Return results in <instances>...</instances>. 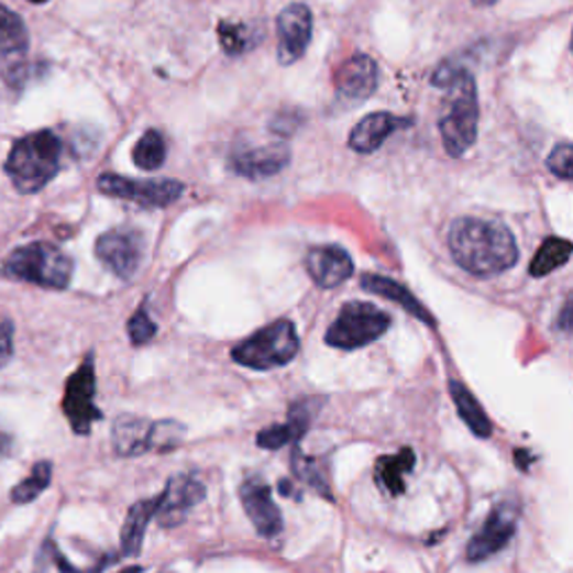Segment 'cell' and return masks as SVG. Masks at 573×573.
Segmentation results:
<instances>
[{
    "label": "cell",
    "instance_id": "1",
    "mask_svg": "<svg viewBox=\"0 0 573 573\" xmlns=\"http://www.w3.org/2000/svg\"><path fill=\"white\" fill-rule=\"evenodd\" d=\"M453 261L469 274L493 278L518 263V242L511 229L497 220L458 218L449 229Z\"/></svg>",
    "mask_w": 573,
    "mask_h": 573
},
{
    "label": "cell",
    "instance_id": "2",
    "mask_svg": "<svg viewBox=\"0 0 573 573\" xmlns=\"http://www.w3.org/2000/svg\"><path fill=\"white\" fill-rule=\"evenodd\" d=\"M432 86L445 88L439 112V133L445 153L451 157L466 155L475 140L480 125V99L477 86L471 73L453 60H443L432 75Z\"/></svg>",
    "mask_w": 573,
    "mask_h": 573
},
{
    "label": "cell",
    "instance_id": "3",
    "mask_svg": "<svg viewBox=\"0 0 573 573\" xmlns=\"http://www.w3.org/2000/svg\"><path fill=\"white\" fill-rule=\"evenodd\" d=\"M63 144L52 131H38L21 137L8 157L5 170L19 194H36L60 170Z\"/></svg>",
    "mask_w": 573,
    "mask_h": 573
},
{
    "label": "cell",
    "instance_id": "4",
    "mask_svg": "<svg viewBox=\"0 0 573 573\" xmlns=\"http://www.w3.org/2000/svg\"><path fill=\"white\" fill-rule=\"evenodd\" d=\"M186 426L173 419L151 421L137 415H121L112 423V445L119 458H140L144 453H170L179 449Z\"/></svg>",
    "mask_w": 573,
    "mask_h": 573
},
{
    "label": "cell",
    "instance_id": "5",
    "mask_svg": "<svg viewBox=\"0 0 573 573\" xmlns=\"http://www.w3.org/2000/svg\"><path fill=\"white\" fill-rule=\"evenodd\" d=\"M10 278L47 289H66L73 280V258L49 242H32L14 249L5 265Z\"/></svg>",
    "mask_w": 573,
    "mask_h": 573
},
{
    "label": "cell",
    "instance_id": "6",
    "mask_svg": "<svg viewBox=\"0 0 573 573\" xmlns=\"http://www.w3.org/2000/svg\"><path fill=\"white\" fill-rule=\"evenodd\" d=\"M298 350L300 343L294 323L287 321V318H280V321L258 330L256 334H251L240 345H235L231 350V359L238 365L267 372L291 363Z\"/></svg>",
    "mask_w": 573,
    "mask_h": 573
},
{
    "label": "cell",
    "instance_id": "7",
    "mask_svg": "<svg viewBox=\"0 0 573 573\" xmlns=\"http://www.w3.org/2000/svg\"><path fill=\"white\" fill-rule=\"evenodd\" d=\"M393 326V318L372 302H348L328 328L326 343L337 350H359L384 337Z\"/></svg>",
    "mask_w": 573,
    "mask_h": 573
},
{
    "label": "cell",
    "instance_id": "8",
    "mask_svg": "<svg viewBox=\"0 0 573 573\" xmlns=\"http://www.w3.org/2000/svg\"><path fill=\"white\" fill-rule=\"evenodd\" d=\"M97 188L103 196L135 202L146 209L170 207L184 196V184L177 179H135L114 173L99 175Z\"/></svg>",
    "mask_w": 573,
    "mask_h": 573
},
{
    "label": "cell",
    "instance_id": "9",
    "mask_svg": "<svg viewBox=\"0 0 573 573\" xmlns=\"http://www.w3.org/2000/svg\"><path fill=\"white\" fill-rule=\"evenodd\" d=\"M95 253L99 263L110 269L117 278L131 280L144 258V235L137 229L119 227L112 231H106L97 244Z\"/></svg>",
    "mask_w": 573,
    "mask_h": 573
},
{
    "label": "cell",
    "instance_id": "10",
    "mask_svg": "<svg viewBox=\"0 0 573 573\" xmlns=\"http://www.w3.org/2000/svg\"><path fill=\"white\" fill-rule=\"evenodd\" d=\"M95 359L92 354H88L79 370L68 378L66 397H63V412H66L77 434H88L90 428L101 419V410L95 406Z\"/></svg>",
    "mask_w": 573,
    "mask_h": 573
},
{
    "label": "cell",
    "instance_id": "11",
    "mask_svg": "<svg viewBox=\"0 0 573 573\" xmlns=\"http://www.w3.org/2000/svg\"><path fill=\"white\" fill-rule=\"evenodd\" d=\"M520 520V506L516 502H499L484 525L475 531L473 540L466 547L469 562H484L497 551H502L514 540Z\"/></svg>",
    "mask_w": 573,
    "mask_h": 573
},
{
    "label": "cell",
    "instance_id": "12",
    "mask_svg": "<svg viewBox=\"0 0 573 573\" xmlns=\"http://www.w3.org/2000/svg\"><path fill=\"white\" fill-rule=\"evenodd\" d=\"M207 486L194 473L173 475L162 495H157L155 518L164 529H173L181 525L188 514L205 499Z\"/></svg>",
    "mask_w": 573,
    "mask_h": 573
},
{
    "label": "cell",
    "instance_id": "13",
    "mask_svg": "<svg viewBox=\"0 0 573 573\" xmlns=\"http://www.w3.org/2000/svg\"><path fill=\"white\" fill-rule=\"evenodd\" d=\"M30 49V34L25 21L10 8L0 5V66L10 86L21 88L25 81V56Z\"/></svg>",
    "mask_w": 573,
    "mask_h": 573
},
{
    "label": "cell",
    "instance_id": "14",
    "mask_svg": "<svg viewBox=\"0 0 573 573\" xmlns=\"http://www.w3.org/2000/svg\"><path fill=\"white\" fill-rule=\"evenodd\" d=\"M240 499L246 518L263 538H276L283 531V514L272 499V488L261 477H249L240 486Z\"/></svg>",
    "mask_w": 573,
    "mask_h": 573
},
{
    "label": "cell",
    "instance_id": "15",
    "mask_svg": "<svg viewBox=\"0 0 573 573\" xmlns=\"http://www.w3.org/2000/svg\"><path fill=\"white\" fill-rule=\"evenodd\" d=\"M311 27H313L311 10L302 3H294L278 14L276 21L278 60L283 66H291V63H296L305 54L311 41Z\"/></svg>",
    "mask_w": 573,
    "mask_h": 573
},
{
    "label": "cell",
    "instance_id": "16",
    "mask_svg": "<svg viewBox=\"0 0 573 573\" xmlns=\"http://www.w3.org/2000/svg\"><path fill=\"white\" fill-rule=\"evenodd\" d=\"M305 269L318 287L334 289L352 278L354 263L343 246L326 244L309 249L305 256Z\"/></svg>",
    "mask_w": 573,
    "mask_h": 573
},
{
    "label": "cell",
    "instance_id": "17",
    "mask_svg": "<svg viewBox=\"0 0 573 573\" xmlns=\"http://www.w3.org/2000/svg\"><path fill=\"white\" fill-rule=\"evenodd\" d=\"M337 95L350 103L367 101L378 86V68L372 56L354 54L348 58L334 79Z\"/></svg>",
    "mask_w": 573,
    "mask_h": 573
},
{
    "label": "cell",
    "instance_id": "18",
    "mask_svg": "<svg viewBox=\"0 0 573 573\" xmlns=\"http://www.w3.org/2000/svg\"><path fill=\"white\" fill-rule=\"evenodd\" d=\"M291 159L289 146L267 144L261 148H244L229 157V166L235 175L246 179H269L287 168Z\"/></svg>",
    "mask_w": 573,
    "mask_h": 573
},
{
    "label": "cell",
    "instance_id": "19",
    "mask_svg": "<svg viewBox=\"0 0 573 573\" xmlns=\"http://www.w3.org/2000/svg\"><path fill=\"white\" fill-rule=\"evenodd\" d=\"M408 119H401L393 112H372L367 117H363L356 125L354 131L350 133V148L356 153H374L384 142L404 125H408Z\"/></svg>",
    "mask_w": 573,
    "mask_h": 573
},
{
    "label": "cell",
    "instance_id": "20",
    "mask_svg": "<svg viewBox=\"0 0 573 573\" xmlns=\"http://www.w3.org/2000/svg\"><path fill=\"white\" fill-rule=\"evenodd\" d=\"M311 419H313L311 401L302 399L289 408V419L285 423H276L261 430L256 441L265 451H280L285 445H298V441L307 434Z\"/></svg>",
    "mask_w": 573,
    "mask_h": 573
},
{
    "label": "cell",
    "instance_id": "21",
    "mask_svg": "<svg viewBox=\"0 0 573 573\" xmlns=\"http://www.w3.org/2000/svg\"><path fill=\"white\" fill-rule=\"evenodd\" d=\"M361 285H363V289H367V291H372V294H376V296H381V298L397 302V305L404 307L408 313H412L415 318H419L421 323L434 326L432 313H430L401 283H397V280H393V278H386V276L363 274V276H361Z\"/></svg>",
    "mask_w": 573,
    "mask_h": 573
},
{
    "label": "cell",
    "instance_id": "22",
    "mask_svg": "<svg viewBox=\"0 0 573 573\" xmlns=\"http://www.w3.org/2000/svg\"><path fill=\"white\" fill-rule=\"evenodd\" d=\"M155 506H157V497L140 499L137 504L131 506V511L125 516V522L121 527V555L125 558L140 555L146 529L155 518Z\"/></svg>",
    "mask_w": 573,
    "mask_h": 573
},
{
    "label": "cell",
    "instance_id": "23",
    "mask_svg": "<svg viewBox=\"0 0 573 573\" xmlns=\"http://www.w3.org/2000/svg\"><path fill=\"white\" fill-rule=\"evenodd\" d=\"M415 469L412 449H404L397 455L376 460L374 480L388 495H401L406 491V475Z\"/></svg>",
    "mask_w": 573,
    "mask_h": 573
},
{
    "label": "cell",
    "instance_id": "24",
    "mask_svg": "<svg viewBox=\"0 0 573 573\" xmlns=\"http://www.w3.org/2000/svg\"><path fill=\"white\" fill-rule=\"evenodd\" d=\"M449 388H451L453 401H455V406H458V412H460L462 421L471 428V432H473L475 437H482V439H484V437H491L493 423H491V419L486 417L482 404L475 399V395H473L464 384H460V381H451Z\"/></svg>",
    "mask_w": 573,
    "mask_h": 573
},
{
    "label": "cell",
    "instance_id": "25",
    "mask_svg": "<svg viewBox=\"0 0 573 573\" xmlns=\"http://www.w3.org/2000/svg\"><path fill=\"white\" fill-rule=\"evenodd\" d=\"M571 253H573V246L569 240L547 238L531 261L529 274L533 278H544V276L553 274L555 269L564 267L571 261Z\"/></svg>",
    "mask_w": 573,
    "mask_h": 573
},
{
    "label": "cell",
    "instance_id": "26",
    "mask_svg": "<svg viewBox=\"0 0 573 573\" xmlns=\"http://www.w3.org/2000/svg\"><path fill=\"white\" fill-rule=\"evenodd\" d=\"M133 159L144 170H157L166 162V140L157 131H146L133 148Z\"/></svg>",
    "mask_w": 573,
    "mask_h": 573
},
{
    "label": "cell",
    "instance_id": "27",
    "mask_svg": "<svg viewBox=\"0 0 573 573\" xmlns=\"http://www.w3.org/2000/svg\"><path fill=\"white\" fill-rule=\"evenodd\" d=\"M291 469L296 473V477L307 484L309 488H313L316 493L326 495L328 499H332V493H330V484H328V477L323 473V466L318 464L316 460L302 455L298 449H294V458H291Z\"/></svg>",
    "mask_w": 573,
    "mask_h": 573
},
{
    "label": "cell",
    "instance_id": "28",
    "mask_svg": "<svg viewBox=\"0 0 573 573\" xmlns=\"http://www.w3.org/2000/svg\"><path fill=\"white\" fill-rule=\"evenodd\" d=\"M218 34H220V43H222L224 52L231 56H240L256 47V43H258V36H253V27L242 25V23L222 21L218 27Z\"/></svg>",
    "mask_w": 573,
    "mask_h": 573
},
{
    "label": "cell",
    "instance_id": "29",
    "mask_svg": "<svg viewBox=\"0 0 573 573\" xmlns=\"http://www.w3.org/2000/svg\"><path fill=\"white\" fill-rule=\"evenodd\" d=\"M52 482V464L49 462H38L32 469V475L25 477L14 491H12V499L16 504H30L34 502Z\"/></svg>",
    "mask_w": 573,
    "mask_h": 573
},
{
    "label": "cell",
    "instance_id": "30",
    "mask_svg": "<svg viewBox=\"0 0 573 573\" xmlns=\"http://www.w3.org/2000/svg\"><path fill=\"white\" fill-rule=\"evenodd\" d=\"M157 334V326L153 323V318L148 313V307H140L129 321V337L133 341V345H146L153 341V337Z\"/></svg>",
    "mask_w": 573,
    "mask_h": 573
},
{
    "label": "cell",
    "instance_id": "31",
    "mask_svg": "<svg viewBox=\"0 0 573 573\" xmlns=\"http://www.w3.org/2000/svg\"><path fill=\"white\" fill-rule=\"evenodd\" d=\"M547 168L562 181H569L573 177V148L569 142L555 144V148L547 157Z\"/></svg>",
    "mask_w": 573,
    "mask_h": 573
},
{
    "label": "cell",
    "instance_id": "32",
    "mask_svg": "<svg viewBox=\"0 0 573 573\" xmlns=\"http://www.w3.org/2000/svg\"><path fill=\"white\" fill-rule=\"evenodd\" d=\"M14 354V323L0 318V367L8 365Z\"/></svg>",
    "mask_w": 573,
    "mask_h": 573
},
{
    "label": "cell",
    "instance_id": "33",
    "mask_svg": "<svg viewBox=\"0 0 573 573\" xmlns=\"http://www.w3.org/2000/svg\"><path fill=\"white\" fill-rule=\"evenodd\" d=\"M558 328H562L564 332H569V328H571V302H569V300H566V305L562 307V313H560Z\"/></svg>",
    "mask_w": 573,
    "mask_h": 573
},
{
    "label": "cell",
    "instance_id": "34",
    "mask_svg": "<svg viewBox=\"0 0 573 573\" xmlns=\"http://www.w3.org/2000/svg\"><path fill=\"white\" fill-rule=\"evenodd\" d=\"M473 5H477V8H491V5H495L497 0H471Z\"/></svg>",
    "mask_w": 573,
    "mask_h": 573
},
{
    "label": "cell",
    "instance_id": "35",
    "mask_svg": "<svg viewBox=\"0 0 573 573\" xmlns=\"http://www.w3.org/2000/svg\"><path fill=\"white\" fill-rule=\"evenodd\" d=\"M5 451H8V437L0 434V453H5Z\"/></svg>",
    "mask_w": 573,
    "mask_h": 573
},
{
    "label": "cell",
    "instance_id": "36",
    "mask_svg": "<svg viewBox=\"0 0 573 573\" xmlns=\"http://www.w3.org/2000/svg\"><path fill=\"white\" fill-rule=\"evenodd\" d=\"M30 3H34V5H43V3H47V0H30Z\"/></svg>",
    "mask_w": 573,
    "mask_h": 573
}]
</instances>
